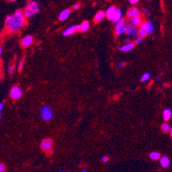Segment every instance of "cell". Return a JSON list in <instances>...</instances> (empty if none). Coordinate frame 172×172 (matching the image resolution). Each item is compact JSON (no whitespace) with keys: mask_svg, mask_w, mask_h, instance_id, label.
<instances>
[{"mask_svg":"<svg viewBox=\"0 0 172 172\" xmlns=\"http://www.w3.org/2000/svg\"><path fill=\"white\" fill-rule=\"evenodd\" d=\"M26 23L23 10H18L12 15H8L5 19V25L10 33H15L22 29Z\"/></svg>","mask_w":172,"mask_h":172,"instance_id":"obj_1","label":"cell"},{"mask_svg":"<svg viewBox=\"0 0 172 172\" xmlns=\"http://www.w3.org/2000/svg\"><path fill=\"white\" fill-rule=\"evenodd\" d=\"M39 11V5L38 1H29L27 2V5L24 8L23 10V14L26 18H29V17H33L35 16L38 12Z\"/></svg>","mask_w":172,"mask_h":172,"instance_id":"obj_2","label":"cell"},{"mask_svg":"<svg viewBox=\"0 0 172 172\" xmlns=\"http://www.w3.org/2000/svg\"><path fill=\"white\" fill-rule=\"evenodd\" d=\"M39 113H40V117L41 118L46 121V122H48L52 119L53 117V111L51 109L48 105H41L40 108H39Z\"/></svg>","mask_w":172,"mask_h":172,"instance_id":"obj_3","label":"cell"},{"mask_svg":"<svg viewBox=\"0 0 172 172\" xmlns=\"http://www.w3.org/2000/svg\"><path fill=\"white\" fill-rule=\"evenodd\" d=\"M126 20L125 18L122 17V19L120 20L119 22L116 23V27H115V33L116 35L119 36V35L124 34V31H125V28H126Z\"/></svg>","mask_w":172,"mask_h":172,"instance_id":"obj_4","label":"cell"},{"mask_svg":"<svg viewBox=\"0 0 172 172\" xmlns=\"http://www.w3.org/2000/svg\"><path fill=\"white\" fill-rule=\"evenodd\" d=\"M10 96L13 100H19L20 98L23 96V91L18 85H15L10 89Z\"/></svg>","mask_w":172,"mask_h":172,"instance_id":"obj_5","label":"cell"},{"mask_svg":"<svg viewBox=\"0 0 172 172\" xmlns=\"http://www.w3.org/2000/svg\"><path fill=\"white\" fill-rule=\"evenodd\" d=\"M52 146H53V141L50 138L44 139L40 143V147L45 152H49V151L51 152L52 150Z\"/></svg>","mask_w":172,"mask_h":172,"instance_id":"obj_6","label":"cell"},{"mask_svg":"<svg viewBox=\"0 0 172 172\" xmlns=\"http://www.w3.org/2000/svg\"><path fill=\"white\" fill-rule=\"evenodd\" d=\"M141 14V10L136 7L129 8L128 10V11H127V16L129 19H133V18H135V17H140Z\"/></svg>","mask_w":172,"mask_h":172,"instance_id":"obj_7","label":"cell"},{"mask_svg":"<svg viewBox=\"0 0 172 172\" xmlns=\"http://www.w3.org/2000/svg\"><path fill=\"white\" fill-rule=\"evenodd\" d=\"M124 34L128 36H137L138 35V28L137 27H134L132 26H130L129 24H127L126 28L124 31Z\"/></svg>","mask_w":172,"mask_h":172,"instance_id":"obj_8","label":"cell"},{"mask_svg":"<svg viewBox=\"0 0 172 172\" xmlns=\"http://www.w3.org/2000/svg\"><path fill=\"white\" fill-rule=\"evenodd\" d=\"M34 42V38L33 36L31 35H27L25 36L24 38H23V39L21 40V46L23 48H26V47H28L29 46H31Z\"/></svg>","mask_w":172,"mask_h":172,"instance_id":"obj_9","label":"cell"},{"mask_svg":"<svg viewBox=\"0 0 172 172\" xmlns=\"http://www.w3.org/2000/svg\"><path fill=\"white\" fill-rule=\"evenodd\" d=\"M148 35L147 32V26H146V23H142V24L140 26V28L138 29V35L140 38L143 39Z\"/></svg>","mask_w":172,"mask_h":172,"instance_id":"obj_10","label":"cell"},{"mask_svg":"<svg viewBox=\"0 0 172 172\" xmlns=\"http://www.w3.org/2000/svg\"><path fill=\"white\" fill-rule=\"evenodd\" d=\"M127 24H129V25L134 27H140L142 24V18L140 16V17H135V18H133V19H130L129 22L127 23Z\"/></svg>","mask_w":172,"mask_h":172,"instance_id":"obj_11","label":"cell"},{"mask_svg":"<svg viewBox=\"0 0 172 172\" xmlns=\"http://www.w3.org/2000/svg\"><path fill=\"white\" fill-rule=\"evenodd\" d=\"M70 9H65L63 10H62V12L59 14L58 15V19L60 20V21H65V20H67L69 18V15H70Z\"/></svg>","mask_w":172,"mask_h":172,"instance_id":"obj_12","label":"cell"},{"mask_svg":"<svg viewBox=\"0 0 172 172\" xmlns=\"http://www.w3.org/2000/svg\"><path fill=\"white\" fill-rule=\"evenodd\" d=\"M159 164L163 167V168H168L169 166L170 165V160L168 157L166 156H162L159 158Z\"/></svg>","mask_w":172,"mask_h":172,"instance_id":"obj_13","label":"cell"},{"mask_svg":"<svg viewBox=\"0 0 172 172\" xmlns=\"http://www.w3.org/2000/svg\"><path fill=\"white\" fill-rule=\"evenodd\" d=\"M116 10H117V8L115 6H110V7L107 8V10H106V11L104 12V14H105V16L107 17L108 19L111 20L113 18Z\"/></svg>","mask_w":172,"mask_h":172,"instance_id":"obj_14","label":"cell"},{"mask_svg":"<svg viewBox=\"0 0 172 172\" xmlns=\"http://www.w3.org/2000/svg\"><path fill=\"white\" fill-rule=\"evenodd\" d=\"M135 46V44L134 42H129L128 44H125L122 46L120 47V51H122V52H128V51H130Z\"/></svg>","mask_w":172,"mask_h":172,"instance_id":"obj_15","label":"cell"},{"mask_svg":"<svg viewBox=\"0 0 172 172\" xmlns=\"http://www.w3.org/2000/svg\"><path fill=\"white\" fill-rule=\"evenodd\" d=\"M122 10L120 9V8H117V10H116V12H115L114 14V16H113V18L111 19V21L113 22L114 23H117V22H119L120 20L122 19Z\"/></svg>","mask_w":172,"mask_h":172,"instance_id":"obj_16","label":"cell"},{"mask_svg":"<svg viewBox=\"0 0 172 172\" xmlns=\"http://www.w3.org/2000/svg\"><path fill=\"white\" fill-rule=\"evenodd\" d=\"M76 32V26L74 25V26H70V27H67V28L63 31V36H69V35H74Z\"/></svg>","mask_w":172,"mask_h":172,"instance_id":"obj_17","label":"cell"},{"mask_svg":"<svg viewBox=\"0 0 172 172\" xmlns=\"http://www.w3.org/2000/svg\"><path fill=\"white\" fill-rule=\"evenodd\" d=\"M171 116L172 111L170 108H166L165 110H164V111H163V118H164L165 122L170 121V119L171 118Z\"/></svg>","mask_w":172,"mask_h":172,"instance_id":"obj_18","label":"cell"},{"mask_svg":"<svg viewBox=\"0 0 172 172\" xmlns=\"http://www.w3.org/2000/svg\"><path fill=\"white\" fill-rule=\"evenodd\" d=\"M104 17H105L104 11L100 10V11L97 12V14H96L95 16H94V22H95V23H100V22H101V21H103V20L104 19Z\"/></svg>","mask_w":172,"mask_h":172,"instance_id":"obj_19","label":"cell"},{"mask_svg":"<svg viewBox=\"0 0 172 172\" xmlns=\"http://www.w3.org/2000/svg\"><path fill=\"white\" fill-rule=\"evenodd\" d=\"M80 32L82 33H86L89 30V27H90V25H89V23L88 21H84L82 22L81 24H80Z\"/></svg>","mask_w":172,"mask_h":172,"instance_id":"obj_20","label":"cell"},{"mask_svg":"<svg viewBox=\"0 0 172 172\" xmlns=\"http://www.w3.org/2000/svg\"><path fill=\"white\" fill-rule=\"evenodd\" d=\"M149 156H150V158L154 161L158 160V159L161 158L160 153H158V152H153V153H151Z\"/></svg>","mask_w":172,"mask_h":172,"instance_id":"obj_21","label":"cell"},{"mask_svg":"<svg viewBox=\"0 0 172 172\" xmlns=\"http://www.w3.org/2000/svg\"><path fill=\"white\" fill-rule=\"evenodd\" d=\"M146 26H147V32H148V35H152L153 32H154V26H153V23L151 21L146 22Z\"/></svg>","mask_w":172,"mask_h":172,"instance_id":"obj_22","label":"cell"},{"mask_svg":"<svg viewBox=\"0 0 172 172\" xmlns=\"http://www.w3.org/2000/svg\"><path fill=\"white\" fill-rule=\"evenodd\" d=\"M151 78V74L149 72H145L142 75V76L141 77V82H145L147 80H149V79Z\"/></svg>","mask_w":172,"mask_h":172,"instance_id":"obj_23","label":"cell"},{"mask_svg":"<svg viewBox=\"0 0 172 172\" xmlns=\"http://www.w3.org/2000/svg\"><path fill=\"white\" fill-rule=\"evenodd\" d=\"M161 129L163 132L165 133H167V132H170V126L169 125V123L167 122H165L161 125Z\"/></svg>","mask_w":172,"mask_h":172,"instance_id":"obj_24","label":"cell"},{"mask_svg":"<svg viewBox=\"0 0 172 172\" xmlns=\"http://www.w3.org/2000/svg\"><path fill=\"white\" fill-rule=\"evenodd\" d=\"M15 65L14 64H10V66H9V69H8V70H9V73H10V75H13L14 73H15Z\"/></svg>","mask_w":172,"mask_h":172,"instance_id":"obj_25","label":"cell"},{"mask_svg":"<svg viewBox=\"0 0 172 172\" xmlns=\"http://www.w3.org/2000/svg\"><path fill=\"white\" fill-rule=\"evenodd\" d=\"M24 67V61L23 60H21V61L18 63V70L19 71H22Z\"/></svg>","mask_w":172,"mask_h":172,"instance_id":"obj_26","label":"cell"},{"mask_svg":"<svg viewBox=\"0 0 172 172\" xmlns=\"http://www.w3.org/2000/svg\"><path fill=\"white\" fill-rule=\"evenodd\" d=\"M141 10H142V12H144V13H145V15H150V10H148V9H146L145 7H142Z\"/></svg>","mask_w":172,"mask_h":172,"instance_id":"obj_27","label":"cell"},{"mask_svg":"<svg viewBox=\"0 0 172 172\" xmlns=\"http://www.w3.org/2000/svg\"><path fill=\"white\" fill-rule=\"evenodd\" d=\"M101 160L103 163H107L108 161H109V157L108 156H103L102 158H101Z\"/></svg>","mask_w":172,"mask_h":172,"instance_id":"obj_28","label":"cell"},{"mask_svg":"<svg viewBox=\"0 0 172 172\" xmlns=\"http://www.w3.org/2000/svg\"><path fill=\"white\" fill-rule=\"evenodd\" d=\"M80 7V5L79 3H76V4H75L74 5H73V9H74V10H79Z\"/></svg>","mask_w":172,"mask_h":172,"instance_id":"obj_29","label":"cell"},{"mask_svg":"<svg viewBox=\"0 0 172 172\" xmlns=\"http://www.w3.org/2000/svg\"><path fill=\"white\" fill-rule=\"evenodd\" d=\"M5 165L4 164H0V172H4L5 171Z\"/></svg>","mask_w":172,"mask_h":172,"instance_id":"obj_30","label":"cell"},{"mask_svg":"<svg viewBox=\"0 0 172 172\" xmlns=\"http://www.w3.org/2000/svg\"><path fill=\"white\" fill-rule=\"evenodd\" d=\"M141 42H142V39L140 38V37H138V38L135 39V42H134V44H136V45H139V44H141Z\"/></svg>","mask_w":172,"mask_h":172,"instance_id":"obj_31","label":"cell"},{"mask_svg":"<svg viewBox=\"0 0 172 172\" xmlns=\"http://www.w3.org/2000/svg\"><path fill=\"white\" fill-rule=\"evenodd\" d=\"M125 65H126V63H125L124 62H121V63H119L117 66H118L119 68H123V67H124Z\"/></svg>","mask_w":172,"mask_h":172,"instance_id":"obj_32","label":"cell"},{"mask_svg":"<svg viewBox=\"0 0 172 172\" xmlns=\"http://www.w3.org/2000/svg\"><path fill=\"white\" fill-rule=\"evenodd\" d=\"M129 3L131 4H136L139 3V1L138 0H129Z\"/></svg>","mask_w":172,"mask_h":172,"instance_id":"obj_33","label":"cell"},{"mask_svg":"<svg viewBox=\"0 0 172 172\" xmlns=\"http://www.w3.org/2000/svg\"><path fill=\"white\" fill-rule=\"evenodd\" d=\"M3 108H4V103L0 101V112L2 111V110H3Z\"/></svg>","mask_w":172,"mask_h":172,"instance_id":"obj_34","label":"cell"},{"mask_svg":"<svg viewBox=\"0 0 172 172\" xmlns=\"http://www.w3.org/2000/svg\"><path fill=\"white\" fill-rule=\"evenodd\" d=\"M161 78H162L161 76H157V78H156V80H157V81H160Z\"/></svg>","mask_w":172,"mask_h":172,"instance_id":"obj_35","label":"cell"},{"mask_svg":"<svg viewBox=\"0 0 172 172\" xmlns=\"http://www.w3.org/2000/svg\"><path fill=\"white\" fill-rule=\"evenodd\" d=\"M76 31H80V25H76Z\"/></svg>","mask_w":172,"mask_h":172,"instance_id":"obj_36","label":"cell"},{"mask_svg":"<svg viewBox=\"0 0 172 172\" xmlns=\"http://www.w3.org/2000/svg\"><path fill=\"white\" fill-rule=\"evenodd\" d=\"M1 73H2V64H1V62H0V76H1Z\"/></svg>","mask_w":172,"mask_h":172,"instance_id":"obj_37","label":"cell"},{"mask_svg":"<svg viewBox=\"0 0 172 172\" xmlns=\"http://www.w3.org/2000/svg\"><path fill=\"white\" fill-rule=\"evenodd\" d=\"M170 136L172 138V128H170Z\"/></svg>","mask_w":172,"mask_h":172,"instance_id":"obj_38","label":"cell"},{"mask_svg":"<svg viewBox=\"0 0 172 172\" xmlns=\"http://www.w3.org/2000/svg\"><path fill=\"white\" fill-rule=\"evenodd\" d=\"M80 172H87V170H85V169H83V170H81V171Z\"/></svg>","mask_w":172,"mask_h":172,"instance_id":"obj_39","label":"cell"},{"mask_svg":"<svg viewBox=\"0 0 172 172\" xmlns=\"http://www.w3.org/2000/svg\"><path fill=\"white\" fill-rule=\"evenodd\" d=\"M1 53H2V47L0 46V55H1Z\"/></svg>","mask_w":172,"mask_h":172,"instance_id":"obj_40","label":"cell"},{"mask_svg":"<svg viewBox=\"0 0 172 172\" xmlns=\"http://www.w3.org/2000/svg\"><path fill=\"white\" fill-rule=\"evenodd\" d=\"M1 118H2V115L0 114V120H1Z\"/></svg>","mask_w":172,"mask_h":172,"instance_id":"obj_41","label":"cell"},{"mask_svg":"<svg viewBox=\"0 0 172 172\" xmlns=\"http://www.w3.org/2000/svg\"><path fill=\"white\" fill-rule=\"evenodd\" d=\"M59 172H64V171H59Z\"/></svg>","mask_w":172,"mask_h":172,"instance_id":"obj_42","label":"cell"}]
</instances>
